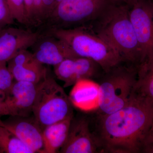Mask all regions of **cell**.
<instances>
[{"instance_id": "obj_2", "label": "cell", "mask_w": 153, "mask_h": 153, "mask_svg": "<svg viewBox=\"0 0 153 153\" xmlns=\"http://www.w3.org/2000/svg\"><path fill=\"white\" fill-rule=\"evenodd\" d=\"M126 0H117L108 5L87 25L118 52L123 63L138 68L142 55L129 16Z\"/></svg>"}, {"instance_id": "obj_25", "label": "cell", "mask_w": 153, "mask_h": 153, "mask_svg": "<svg viewBox=\"0 0 153 153\" xmlns=\"http://www.w3.org/2000/svg\"><path fill=\"white\" fill-rule=\"evenodd\" d=\"M153 143V120L150 130L149 133V136H148L147 139L146 141L145 145L149 143Z\"/></svg>"}, {"instance_id": "obj_28", "label": "cell", "mask_w": 153, "mask_h": 153, "mask_svg": "<svg viewBox=\"0 0 153 153\" xmlns=\"http://www.w3.org/2000/svg\"><path fill=\"white\" fill-rule=\"evenodd\" d=\"M1 30H0V32H1Z\"/></svg>"}, {"instance_id": "obj_18", "label": "cell", "mask_w": 153, "mask_h": 153, "mask_svg": "<svg viewBox=\"0 0 153 153\" xmlns=\"http://www.w3.org/2000/svg\"><path fill=\"white\" fill-rule=\"evenodd\" d=\"M0 153H33L15 135L0 124Z\"/></svg>"}, {"instance_id": "obj_8", "label": "cell", "mask_w": 153, "mask_h": 153, "mask_svg": "<svg viewBox=\"0 0 153 153\" xmlns=\"http://www.w3.org/2000/svg\"><path fill=\"white\" fill-rule=\"evenodd\" d=\"M54 68L55 75L64 82V87L74 85L80 79L99 78L104 72L94 60L80 57L67 58Z\"/></svg>"}, {"instance_id": "obj_12", "label": "cell", "mask_w": 153, "mask_h": 153, "mask_svg": "<svg viewBox=\"0 0 153 153\" xmlns=\"http://www.w3.org/2000/svg\"><path fill=\"white\" fill-rule=\"evenodd\" d=\"M37 85L33 82L15 80L6 93L4 103L7 115L27 117L33 112Z\"/></svg>"}, {"instance_id": "obj_4", "label": "cell", "mask_w": 153, "mask_h": 153, "mask_svg": "<svg viewBox=\"0 0 153 153\" xmlns=\"http://www.w3.org/2000/svg\"><path fill=\"white\" fill-rule=\"evenodd\" d=\"M44 30L66 42L78 57L94 60L104 72L123 63L117 51L87 25Z\"/></svg>"}, {"instance_id": "obj_1", "label": "cell", "mask_w": 153, "mask_h": 153, "mask_svg": "<svg viewBox=\"0 0 153 153\" xmlns=\"http://www.w3.org/2000/svg\"><path fill=\"white\" fill-rule=\"evenodd\" d=\"M153 120V100L137 92L127 105L106 115L98 114L96 132L100 152H142Z\"/></svg>"}, {"instance_id": "obj_17", "label": "cell", "mask_w": 153, "mask_h": 153, "mask_svg": "<svg viewBox=\"0 0 153 153\" xmlns=\"http://www.w3.org/2000/svg\"><path fill=\"white\" fill-rule=\"evenodd\" d=\"M136 91L153 100V58L139 66Z\"/></svg>"}, {"instance_id": "obj_14", "label": "cell", "mask_w": 153, "mask_h": 153, "mask_svg": "<svg viewBox=\"0 0 153 153\" xmlns=\"http://www.w3.org/2000/svg\"><path fill=\"white\" fill-rule=\"evenodd\" d=\"M5 120H0V124L7 129L33 153L43 152L42 130L34 120H29L24 117L10 116Z\"/></svg>"}, {"instance_id": "obj_9", "label": "cell", "mask_w": 153, "mask_h": 153, "mask_svg": "<svg viewBox=\"0 0 153 153\" xmlns=\"http://www.w3.org/2000/svg\"><path fill=\"white\" fill-rule=\"evenodd\" d=\"M31 48L35 59L43 65L55 66L67 58L78 57L66 42L44 30Z\"/></svg>"}, {"instance_id": "obj_7", "label": "cell", "mask_w": 153, "mask_h": 153, "mask_svg": "<svg viewBox=\"0 0 153 153\" xmlns=\"http://www.w3.org/2000/svg\"><path fill=\"white\" fill-rule=\"evenodd\" d=\"M129 16L141 52V64L153 58V2L136 0L130 6Z\"/></svg>"}, {"instance_id": "obj_24", "label": "cell", "mask_w": 153, "mask_h": 153, "mask_svg": "<svg viewBox=\"0 0 153 153\" xmlns=\"http://www.w3.org/2000/svg\"><path fill=\"white\" fill-rule=\"evenodd\" d=\"M142 152L153 153V143H149L145 145Z\"/></svg>"}, {"instance_id": "obj_15", "label": "cell", "mask_w": 153, "mask_h": 153, "mask_svg": "<svg viewBox=\"0 0 153 153\" xmlns=\"http://www.w3.org/2000/svg\"><path fill=\"white\" fill-rule=\"evenodd\" d=\"M99 89L98 83L91 79H82L73 85L69 98L73 106L90 111L98 107Z\"/></svg>"}, {"instance_id": "obj_6", "label": "cell", "mask_w": 153, "mask_h": 153, "mask_svg": "<svg viewBox=\"0 0 153 153\" xmlns=\"http://www.w3.org/2000/svg\"><path fill=\"white\" fill-rule=\"evenodd\" d=\"M117 0H63L58 3L44 30L68 29L88 25Z\"/></svg>"}, {"instance_id": "obj_3", "label": "cell", "mask_w": 153, "mask_h": 153, "mask_svg": "<svg viewBox=\"0 0 153 153\" xmlns=\"http://www.w3.org/2000/svg\"><path fill=\"white\" fill-rule=\"evenodd\" d=\"M138 68L121 63L103 72L99 79V114L116 112L126 106L137 94Z\"/></svg>"}, {"instance_id": "obj_21", "label": "cell", "mask_w": 153, "mask_h": 153, "mask_svg": "<svg viewBox=\"0 0 153 153\" xmlns=\"http://www.w3.org/2000/svg\"><path fill=\"white\" fill-rule=\"evenodd\" d=\"M15 81L7 64L0 66V91L7 93Z\"/></svg>"}, {"instance_id": "obj_19", "label": "cell", "mask_w": 153, "mask_h": 153, "mask_svg": "<svg viewBox=\"0 0 153 153\" xmlns=\"http://www.w3.org/2000/svg\"><path fill=\"white\" fill-rule=\"evenodd\" d=\"M15 21L30 27L26 15L25 0H7Z\"/></svg>"}, {"instance_id": "obj_22", "label": "cell", "mask_w": 153, "mask_h": 153, "mask_svg": "<svg viewBox=\"0 0 153 153\" xmlns=\"http://www.w3.org/2000/svg\"><path fill=\"white\" fill-rule=\"evenodd\" d=\"M26 15L30 27H34L36 0H25Z\"/></svg>"}, {"instance_id": "obj_16", "label": "cell", "mask_w": 153, "mask_h": 153, "mask_svg": "<svg viewBox=\"0 0 153 153\" xmlns=\"http://www.w3.org/2000/svg\"><path fill=\"white\" fill-rule=\"evenodd\" d=\"M73 116L47 126L42 131V153H55L66 142Z\"/></svg>"}, {"instance_id": "obj_13", "label": "cell", "mask_w": 153, "mask_h": 153, "mask_svg": "<svg viewBox=\"0 0 153 153\" xmlns=\"http://www.w3.org/2000/svg\"><path fill=\"white\" fill-rule=\"evenodd\" d=\"M7 66L16 81L38 84L47 74L44 65L37 61L28 49L18 52L8 62Z\"/></svg>"}, {"instance_id": "obj_10", "label": "cell", "mask_w": 153, "mask_h": 153, "mask_svg": "<svg viewBox=\"0 0 153 153\" xmlns=\"http://www.w3.org/2000/svg\"><path fill=\"white\" fill-rule=\"evenodd\" d=\"M42 33L15 27H6L0 32V66L7 64L18 52L31 48Z\"/></svg>"}, {"instance_id": "obj_20", "label": "cell", "mask_w": 153, "mask_h": 153, "mask_svg": "<svg viewBox=\"0 0 153 153\" xmlns=\"http://www.w3.org/2000/svg\"><path fill=\"white\" fill-rule=\"evenodd\" d=\"M15 21L7 0H0V30L13 25Z\"/></svg>"}, {"instance_id": "obj_23", "label": "cell", "mask_w": 153, "mask_h": 153, "mask_svg": "<svg viewBox=\"0 0 153 153\" xmlns=\"http://www.w3.org/2000/svg\"><path fill=\"white\" fill-rule=\"evenodd\" d=\"M5 99L0 100V117L4 116H7L5 105L4 103Z\"/></svg>"}, {"instance_id": "obj_11", "label": "cell", "mask_w": 153, "mask_h": 153, "mask_svg": "<svg viewBox=\"0 0 153 153\" xmlns=\"http://www.w3.org/2000/svg\"><path fill=\"white\" fill-rule=\"evenodd\" d=\"M100 152L97 140L85 117L72 118L68 136L60 149L62 153H94Z\"/></svg>"}, {"instance_id": "obj_5", "label": "cell", "mask_w": 153, "mask_h": 153, "mask_svg": "<svg viewBox=\"0 0 153 153\" xmlns=\"http://www.w3.org/2000/svg\"><path fill=\"white\" fill-rule=\"evenodd\" d=\"M72 106L69 96L52 77L47 74L38 83L32 113L42 131L47 126L73 116Z\"/></svg>"}, {"instance_id": "obj_27", "label": "cell", "mask_w": 153, "mask_h": 153, "mask_svg": "<svg viewBox=\"0 0 153 153\" xmlns=\"http://www.w3.org/2000/svg\"><path fill=\"white\" fill-rule=\"evenodd\" d=\"M63 1V0H56V3H57V4H56V5L58 3L60 2L61 1Z\"/></svg>"}, {"instance_id": "obj_26", "label": "cell", "mask_w": 153, "mask_h": 153, "mask_svg": "<svg viewBox=\"0 0 153 153\" xmlns=\"http://www.w3.org/2000/svg\"><path fill=\"white\" fill-rule=\"evenodd\" d=\"M126 1L129 6H131L136 0H126Z\"/></svg>"}]
</instances>
